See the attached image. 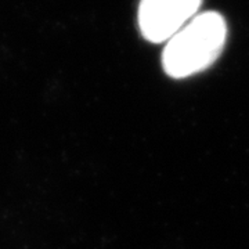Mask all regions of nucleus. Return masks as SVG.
<instances>
[{
    "label": "nucleus",
    "mask_w": 249,
    "mask_h": 249,
    "mask_svg": "<svg viewBox=\"0 0 249 249\" xmlns=\"http://www.w3.org/2000/svg\"><path fill=\"white\" fill-rule=\"evenodd\" d=\"M226 36L227 25L219 13L196 14L168 40L162 53L163 70L176 79L204 71L220 55Z\"/></svg>",
    "instance_id": "nucleus-1"
},
{
    "label": "nucleus",
    "mask_w": 249,
    "mask_h": 249,
    "mask_svg": "<svg viewBox=\"0 0 249 249\" xmlns=\"http://www.w3.org/2000/svg\"><path fill=\"white\" fill-rule=\"evenodd\" d=\"M202 0H140L139 27L152 43L168 42L196 16Z\"/></svg>",
    "instance_id": "nucleus-2"
}]
</instances>
